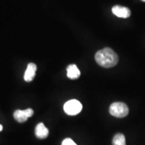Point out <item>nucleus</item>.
Listing matches in <instances>:
<instances>
[{"label": "nucleus", "instance_id": "f257e3e1", "mask_svg": "<svg viewBox=\"0 0 145 145\" xmlns=\"http://www.w3.org/2000/svg\"><path fill=\"white\" fill-rule=\"evenodd\" d=\"M95 59L97 64L104 68H110L116 66L118 63V56L112 48H103L96 52Z\"/></svg>", "mask_w": 145, "mask_h": 145}, {"label": "nucleus", "instance_id": "f03ea898", "mask_svg": "<svg viewBox=\"0 0 145 145\" xmlns=\"http://www.w3.org/2000/svg\"><path fill=\"white\" fill-rule=\"evenodd\" d=\"M109 112L114 117L124 118L126 117L129 113V109L124 103L114 102L110 106Z\"/></svg>", "mask_w": 145, "mask_h": 145}, {"label": "nucleus", "instance_id": "7ed1b4c3", "mask_svg": "<svg viewBox=\"0 0 145 145\" xmlns=\"http://www.w3.org/2000/svg\"><path fill=\"white\" fill-rule=\"evenodd\" d=\"M82 104L76 99H71L67 101L64 105V111L70 116L77 115L82 110Z\"/></svg>", "mask_w": 145, "mask_h": 145}, {"label": "nucleus", "instance_id": "20e7f679", "mask_svg": "<svg viewBox=\"0 0 145 145\" xmlns=\"http://www.w3.org/2000/svg\"><path fill=\"white\" fill-rule=\"evenodd\" d=\"M34 114L33 110L31 108L26 109L25 110H18L14 112V117L17 122L23 123L27 121L29 118L32 117Z\"/></svg>", "mask_w": 145, "mask_h": 145}, {"label": "nucleus", "instance_id": "39448f33", "mask_svg": "<svg viewBox=\"0 0 145 145\" xmlns=\"http://www.w3.org/2000/svg\"><path fill=\"white\" fill-rule=\"evenodd\" d=\"M112 13L118 18H129L131 14V12L128 8L120 6V5H115L112 9Z\"/></svg>", "mask_w": 145, "mask_h": 145}, {"label": "nucleus", "instance_id": "423d86ee", "mask_svg": "<svg viewBox=\"0 0 145 145\" xmlns=\"http://www.w3.org/2000/svg\"><path fill=\"white\" fill-rule=\"evenodd\" d=\"M36 69H37V67L34 63H29L24 73V80L27 82H30L33 80L35 77Z\"/></svg>", "mask_w": 145, "mask_h": 145}, {"label": "nucleus", "instance_id": "0eeeda50", "mask_svg": "<svg viewBox=\"0 0 145 145\" xmlns=\"http://www.w3.org/2000/svg\"><path fill=\"white\" fill-rule=\"evenodd\" d=\"M48 128L45 127L43 123H39L35 128V135L38 138L44 139L48 136Z\"/></svg>", "mask_w": 145, "mask_h": 145}, {"label": "nucleus", "instance_id": "6e6552de", "mask_svg": "<svg viewBox=\"0 0 145 145\" xmlns=\"http://www.w3.org/2000/svg\"><path fill=\"white\" fill-rule=\"evenodd\" d=\"M67 77L71 79H77L81 75L80 71L74 64L69 65L67 68Z\"/></svg>", "mask_w": 145, "mask_h": 145}, {"label": "nucleus", "instance_id": "1a4fd4ad", "mask_svg": "<svg viewBox=\"0 0 145 145\" xmlns=\"http://www.w3.org/2000/svg\"><path fill=\"white\" fill-rule=\"evenodd\" d=\"M112 143H113V145H126L124 135L121 133L116 134L114 136Z\"/></svg>", "mask_w": 145, "mask_h": 145}, {"label": "nucleus", "instance_id": "9d476101", "mask_svg": "<svg viewBox=\"0 0 145 145\" xmlns=\"http://www.w3.org/2000/svg\"><path fill=\"white\" fill-rule=\"evenodd\" d=\"M62 145H77L76 143L74 142L72 139L71 138H65L63 141Z\"/></svg>", "mask_w": 145, "mask_h": 145}, {"label": "nucleus", "instance_id": "9b49d317", "mask_svg": "<svg viewBox=\"0 0 145 145\" xmlns=\"http://www.w3.org/2000/svg\"><path fill=\"white\" fill-rule=\"evenodd\" d=\"M2 130H3V126L0 124V132H1Z\"/></svg>", "mask_w": 145, "mask_h": 145}, {"label": "nucleus", "instance_id": "f8f14e48", "mask_svg": "<svg viewBox=\"0 0 145 145\" xmlns=\"http://www.w3.org/2000/svg\"><path fill=\"white\" fill-rule=\"evenodd\" d=\"M142 1H145V0H142Z\"/></svg>", "mask_w": 145, "mask_h": 145}]
</instances>
